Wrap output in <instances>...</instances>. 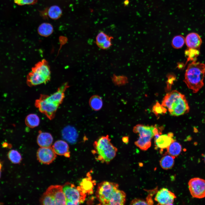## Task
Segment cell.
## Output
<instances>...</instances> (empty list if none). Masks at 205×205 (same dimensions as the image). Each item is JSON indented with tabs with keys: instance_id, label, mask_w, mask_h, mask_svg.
<instances>
[{
	"instance_id": "5bb4252c",
	"label": "cell",
	"mask_w": 205,
	"mask_h": 205,
	"mask_svg": "<svg viewBox=\"0 0 205 205\" xmlns=\"http://www.w3.org/2000/svg\"><path fill=\"white\" fill-rule=\"evenodd\" d=\"M52 147L56 154L63 155L67 157H70L69 146L67 143L65 141L62 140L57 141Z\"/></svg>"
},
{
	"instance_id": "ba28073f",
	"label": "cell",
	"mask_w": 205,
	"mask_h": 205,
	"mask_svg": "<svg viewBox=\"0 0 205 205\" xmlns=\"http://www.w3.org/2000/svg\"><path fill=\"white\" fill-rule=\"evenodd\" d=\"M63 190L66 199V205H79L83 203L86 194L84 193L80 186H76L69 183L63 186Z\"/></svg>"
},
{
	"instance_id": "44dd1931",
	"label": "cell",
	"mask_w": 205,
	"mask_h": 205,
	"mask_svg": "<svg viewBox=\"0 0 205 205\" xmlns=\"http://www.w3.org/2000/svg\"><path fill=\"white\" fill-rule=\"evenodd\" d=\"M182 149L181 145L175 140L167 148V152L169 155L175 158L180 154Z\"/></svg>"
},
{
	"instance_id": "3957f363",
	"label": "cell",
	"mask_w": 205,
	"mask_h": 205,
	"mask_svg": "<svg viewBox=\"0 0 205 205\" xmlns=\"http://www.w3.org/2000/svg\"><path fill=\"white\" fill-rule=\"evenodd\" d=\"M161 105L166 107L170 114L173 116H179L186 114L190 109L185 95L176 90L166 95Z\"/></svg>"
},
{
	"instance_id": "836d02e7",
	"label": "cell",
	"mask_w": 205,
	"mask_h": 205,
	"mask_svg": "<svg viewBox=\"0 0 205 205\" xmlns=\"http://www.w3.org/2000/svg\"><path fill=\"white\" fill-rule=\"evenodd\" d=\"M122 141L125 143H127L129 141V138L128 136H124L122 137Z\"/></svg>"
},
{
	"instance_id": "4316f807",
	"label": "cell",
	"mask_w": 205,
	"mask_h": 205,
	"mask_svg": "<svg viewBox=\"0 0 205 205\" xmlns=\"http://www.w3.org/2000/svg\"><path fill=\"white\" fill-rule=\"evenodd\" d=\"M199 49L189 48L185 51V54L188 56L187 63L189 61H196L200 54Z\"/></svg>"
},
{
	"instance_id": "7c38bea8",
	"label": "cell",
	"mask_w": 205,
	"mask_h": 205,
	"mask_svg": "<svg viewBox=\"0 0 205 205\" xmlns=\"http://www.w3.org/2000/svg\"><path fill=\"white\" fill-rule=\"evenodd\" d=\"M176 198L175 194L168 189L163 188L158 191L155 198V200L159 205L173 204Z\"/></svg>"
},
{
	"instance_id": "d6a6232c",
	"label": "cell",
	"mask_w": 205,
	"mask_h": 205,
	"mask_svg": "<svg viewBox=\"0 0 205 205\" xmlns=\"http://www.w3.org/2000/svg\"><path fill=\"white\" fill-rule=\"evenodd\" d=\"M131 205H148L146 200L144 199L135 198L132 200L130 202Z\"/></svg>"
},
{
	"instance_id": "8fae6325",
	"label": "cell",
	"mask_w": 205,
	"mask_h": 205,
	"mask_svg": "<svg viewBox=\"0 0 205 205\" xmlns=\"http://www.w3.org/2000/svg\"><path fill=\"white\" fill-rule=\"evenodd\" d=\"M37 157L38 160L41 163L49 164L56 158V154L52 147H40L37 151Z\"/></svg>"
},
{
	"instance_id": "d6986e66",
	"label": "cell",
	"mask_w": 205,
	"mask_h": 205,
	"mask_svg": "<svg viewBox=\"0 0 205 205\" xmlns=\"http://www.w3.org/2000/svg\"><path fill=\"white\" fill-rule=\"evenodd\" d=\"M89 104L91 108L95 111H99L101 109L103 105L101 97L97 95L92 96L90 98Z\"/></svg>"
},
{
	"instance_id": "f1b7e54d",
	"label": "cell",
	"mask_w": 205,
	"mask_h": 205,
	"mask_svg": "<svg viewBox=\"0 0 205 205\" xmlns=\"http://www.w3.org/2000/svg\"><path fill=\"white\" fill-rule=\"evenodd\" d=\"M112 81L116 85L120 86L128 83V79L124 75L117 76L114 74L112 77Z\"/></svg>"
},
{
	"instance_id": "5b68a950",
	"label": "cell",
	"mask_w": 205,
	"mask_h": 205,
	"mask_svg": "<svg viewBox=\"0 0 205 205\" xmlns=\"http://www.w3.org/2000/svg\"><path fill=\"white\" fill-rule=\"evenodd\" d=\"M93 146L96 159L103 163H109L115 157L118 151L117 148L111 142L108 135L99 138L94 142Z\"/></svg>"
},
{
	"instance_id": "603a6c76",
	"label": "cell",
	"mask_w": 205,
	"mask_h": 205,
	"mask_svg": "<svg viewBox=\"0 0 205 205\" xmlns=\"http://www.w3.org/2000/svg\"><path fill=\"white\" fill-rule=\"evenodd\" d=\"M40 122V118L36 114H31L26 117L25 123L28 127L33 128L38 126Z\"/></svg>"
},
{
	"instance_id": "83f0119b",
	"label": "cell",
	"mask_w": 205,
	"mask_h": 205,
	"mask_svg": "<svg viewBox=\"0 0 205 205\" xmlns=\"http://www.w3.org/2000/svg\"><path fill=\"white\" fill-rule=\"evenodd\" d=\"M185 42V38L183 36L177 35L173 38L172 42V45L174 48L179 49L182 47Z\"/></svg>"
},
{
	"instance_id": "8d00e7d4",
	"label": "cell",
	"mask_w": 205,
	"mask_h": 205,
	"mask_svg": "<svg viewBox=\"0 0 205 205\" xmlns=\"http://www.w3.org/2000/svg\"><path fill=\"white\" fill-rule=\"evenodd\" d=\"M204 162H205V154L204 155Z\"/></svg>"
},
{
	"instance_id": "277c9868",
	"label": "cell",
	"mask_w": 205,
	"mask_h": 205,
	"mask_svg": "<svg viewBox=\"0 0 205 205\" xmlns=\"http://www.w3.org/2000/svg\"><path fill=\"white\" fill-rule=\"evenodd\" d=\"M205 75V65L193 61L188 66L184 81L193 93H196L204 86Z\"/></svg>"
},
{
	"instance_id": "8992f818",
	"label": "cell",
	"mask_w": 205,
	"mask_h": 205,
	"mask_svg": "<svg viewBox=\"0 0 205 205\" xmlns=\"http://www.w3.org/2000/svg\"><path fill=\"white\" fill-rule=\"evenodd\" d=\"M162 128L155 125L137 124L133 129L134 132L138 134L139 135L138 139L134 142L135 145L142 150H147L151 146L152 138L156 135L162 134Z\"/></svg>"
},
{
	"instance_id": "7a4b0ae2",
	"label": "cell",
	"mask_w": 205,
	"mask_h": 205,
	"mask_svg": "<svg viewBox=\"0 0 205 205\" xmlns=\"http://www.w3.org/2000/svg\"><path fill=\"white\" fill-rule=\"evenodd\" d=\"M96 195L101 204L123 205L126 200V194L119 189L118 184L108 181L98 184Z\"/></svg>"
},
{
	"instance_id": "1f68e13d",
	"label": "cell",
	"mask_w": 205,
	"mask_h": 205,
	"mask_svg": "<svg viewBox=\"0 0 205 205\" xmlns=\"http://www.w3.org/2000/svg\"><path fill=\"white\" fill-rule=\"evenodd\" d=\"M38 0H14V2L19 5H33L36 3Z\"/></svg>"
},
{
	"instance_id": "52a82bcc",
	"label": "cell",
	"mask_w": 205,
	"mask_h": 205,
	"mask_svg": "<svg viewBox=\"0 0 205 205\" xmlns=\"http://www.w3.org/2000/svg\"><path fill=\"white\" fill-rule=\"evenodd\" d=\"M51 79V71L48 62L42 60L32 67L27 75L26 83L30 87L46 83Z\"/></svg>"
},
{
	"instance_id": "30bf717a",
	"label": "cell",
	"mask_w": 205,
	"mask_h": 205,
	"mask_svg": "<svg viewBox=\"0 0 205 205\" xmlns=\"http://www.w3.org/2000/svg\"><path fill=\"white\" fill-rule=\"evenodd\" d=\"M45 192L51 197L55 205H66V199L63 190V186L51 185Z\"/></svg>"
},
{
	"instance_id": "74e56055",
	"label": "cell",
	"mask_w": 205,
	"mask_h": 205,
	"mask_svg": "<svg viewBox=\"0 0 205 205\" xmlns=\"http://www.w3.org/2000/svg\"><path fill=\"white\" fill-rule=\"evenodd\" d=\"M0 176H1V172H0Z\"/></svg>"
},
{
	"instance_id": "9a60e30c",
	"label": "cell",
	"mask_w": 205,
	"mask_h": 205,
	"mask_svg": "<svg viewBox=\"0 0 205 205\" xmlns=\"http://www.w3.org/2000/svg\"><path fill=\"white\" fill-rule=\"evenodd\" d=\"M185 42L188 48L199 49L202 43V40L198 34L191 32L185 38Z\"/></svg>"
},
{
	"instance_id": "4fadbf2b",
	"label": "cell",
	"mask_w": 205,
	"mask_h": 205,
	"mask_svg": "<svg viewBox=\"0 0 205 205\" xmlns=\"http://www.w3.org/2000/svg\"><path fill=\"white\" fill-rule=\"evenodd\" d=\"M175 140L173 133L170 132L166 134H161L155 138V143L156 147L163 149H167Z\"/></svg>"
},
{
	"instance_id": "ffe728a7",
	"label": "cell",
	"mask_w": 205,
	"mask_h": 205,
	"mask_svg": "<svg viewBox=\"0 0 205 205\" xmlns=\"http://www.w3.org/2000/svg\"><path fill=\"white\" fill-rule=\"evenodd\" d=\"M53 31L52 26L49 23H43L41 24L38 28V32L40 36L48 37L51 35Z\"/></svg>"
},
{
	"instance_id": "cb8c5ba5",
	"label": "cell",
	"mask_w": 205,
	"mask_h": 205,
	"mask_svg": "<svg viewBox=\"0 0 205 205\" xmlns=\"http://www.w3.org/2000/svg\"><path fill=\"white\" fill-rule=\"evenodd\" d=\"M62 11L61 8L58 6L54 5L50 7L48 11V15L51 19L56 20L59 19L61 16Z\"/></svg>"
},
{
	"instance_id": "d4e9b609",
	"label": "cell",
	"mask_w": 205,
	"mask_h": 205,
	"mask_svg": "<svg viewBox=\"0 0 205 205\" xmlns=\"http://www.w3.org/2000/svg\"><path fill=\"white\" fill-rule=\"evenodd\" d=\"M112 36H110L103 32H101L96 37V43L98 46L102 49L103 46L109 40L113 39Z\"/></svg>"
},
{
	"instance_id": "ac0fdd59",
	"label": "cell",
	"mask_w": 205,
	"mask_h": 205,
	"mask_svg": "<svg viewBox=\"0 0 205 205\" xmlns=\"http://www.w3.org/2000/svg\"><path fill=\"white\" fill-rule=\"evenodd\" d=\"M94 183L89 177L83 179L80 183L79 186L82 191L86 194H91L93 192Z\"/></svg>"
},
{
	"instance_id": "e0dca14e",
	"label": "cell",
	"mask_w": 205,
	"mask_h": 205,
	"mask_svg": "<svg viewBox=\"0 0 205 205\" xmlns=\"http://www.w3.org/2000/svg\"><path fill=\"white\" fill-rule=\"evenodd\" d=\"M63 138L71 144L75 143L77 141V133L75 129L70 126L64 128L62 131Z\"/></svg>"
},
{
	"instance_id": "7402d4cb",
	"label": "cell",
	"mask_w": 205,
	"mask_h": 205,
	"mask_svg": "<svg viewBox=\"0 0 205 205\" xmlns=\"http://www.w3.org/2000/svg\"><path fill=\"white\" fill-rule=\"evenodd\" d=\"M175 158L170 155H165L161 158L159 161L161 168L165 170L171 169L173 166Z\"/></svg>"
},
{
	"instance_id": "484cf974",
	"label": "cell",
	"mask_w": 205,
	"mask_h": 205,
	"mask_svg": "<svg viewBox=\"0 0 205 205\" xmlns=\"http://www.w3.org/2000/svg\"><path fill=\"white\" fill-rule=\"evenodd\" d=\"M8 156L10 160L14 164H18L22 160V157L20 153L17 151L12 150L9 151Z\"/></svg>"
},
{
	"instance_id": "6da1fadb",
	"label": "cell",
	"mask_w": 205,
	"mask_h": 205,
	"mask_svg": "<svg viewBox=\"0 0 205 205\" xmlns=\"http://www.w3.org/2000/svg\"><path fill=\"white\" fill-rule=\"evenodd\" d=\"M69 87L68 83L66 82L50 95L41 94L39 98L36 101L35 106L48 118L52 119L58 107L63 100L65 92Z\"/></svg>"
},
{
	"instance_id": "9c48e42d",
	"label": "cell",
	"mask_w": 205,
	"mask_h": 205,
	"mask_svg": "<svg viewBox=\"0 0 205 205\" xmlns=\"http://www.w3.org/2000/svg\"><path fill=\"white\" fill-rule=\"evenodd\" d=\"M188 186L193 197L202 198L205 197V180L198 177L192 178L189 180Z\"/></svg>"
},
{
	"instance_id": "2e32d148",
	"label": "cell",
	"mask_w": 205,
	"mask_h": 205,
	"mask_svg": "<svg viewBox=\"0 0 205 205\" xmlns=\"http://www.w3.org/2000/svg\"><path fill=\"white\" fill-rule=\"evenodd\" d=\"M53 139L52 135L47 132H39L37 138V142L40 147H47L52 145Z\"/></svg>"
},
{
	"instance_id": "f546056e",
	"label": "cell",
	"mask_w": 205,
	"mask_h": 205,
	"mask_svg": "<svg viewBox=\"0 0 205 205\" xmlns=\"http://www.w3.org/2000/svg\"><path fill=\"white\" fill-rule=\"evenodd\" d=\"M152 111L157 116L159 115L165 114L166 112L167 109L158 102H157L153 106Z\"/></svg>"
},
{
	"instance_id": "e575fe53",
	"label": "cell",
	"mask_w": 205,
	"mask_h": 205,
	"mask_svg": "<svg viewBox=\"0 0 205 205\" xmlns=\"http://www.w3.org/2000/svg\"><path fill=\"white\" fill-rule=\"evenodd\" d=\"M128 3L129 1L128 0H126L124 2V5H125L126 6L128 4Z\"/></svg>"
},
{
	"instance_id": "4dcf8cb0",
	"label": "cell",
	"mask_w": 205,
	"mask_h": 205,
	"mask_svg": "<svg viewBox=\"0 0 205 205\" xmlns=\"http://www.w3.org/2000/svg\"><path fill=\"white\" fill-rule=\"evenodd\" d=\"M41 204L45 205H54L55 203L51 197L46 192L43 193L40 200Z\"/></svg>"
},
{
	"instance_id": "d590c367",
	"label": "cell",
	"mask_w": 205,
	"mask_h": 205,
	"mask_svg": "<svg viewBox=\"0 0 205 205\" xmlns=\"http://www.w3.org/2000/svg\"><path fill=\"white\" fill-rule=\"evenodd\" d=\"M2 167V165L1 163L0 162V170L1 169Z\"/></svg>"
}]
</instances>
